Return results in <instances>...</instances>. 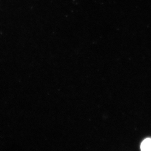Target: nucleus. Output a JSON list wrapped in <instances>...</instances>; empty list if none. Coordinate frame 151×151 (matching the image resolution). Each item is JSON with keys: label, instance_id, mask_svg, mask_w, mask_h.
Here are the masks:
<instances>
[{"label": "nucleus", "instance_id": "nucleus-1", "mask_svg": "<svg viewBox=\"0 0 151 151\" xmlns=\"http://www.w3.org/2000/svg\"><path fill=\"white\" fill-rule=\"evenodd\" d=\"M151 142V139L150 138H147L143 141L141 144V150L144 151H150Z\"/></svg>", "mask_w": 151, "mask_h": 151}]
</instances>
